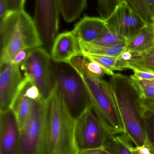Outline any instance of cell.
<instances>
[{"label": "cell", "instance_id": "cell-1", "mask_svg": "<svg viewBox=\"0 0 154 154\" xmlns=\"http://www.w3.org/2000/svg\"><path fill=\"white\" fill-rule=\"evenodd\" d=\"M110 88L121 116L124 134L135 146L147 143L145 119L140 105V94L130 76L114 74L109 80Z\"/></svg>", "mask_w": 154, "mask_h": 154}, {"label": "cell", "instance_id": "cell-2", "mask_svg": "<svg viewBox=\"0 0 154 154\" xmlns=\"http://www.w3.org/2000/svg\"><path fill=\"white\" fill-rule=\"evenodd\" d=\"M75 120L63 102L58 85L47 101L44 154H78L75 140Z\"/></svg>", "mask_w": 154, "mask_h": 154}, {"label": "cell", "instance_id": "cell-3", "mask_svg": "<svg viewBox=\"0 0 154 154\" xmlns=\"http://www.w3.org/2000/svg\"><path fill=\"white\" fill-rule=\"evenodd\" d=\"M1 63H10L23 50L43 44L33 19L24 11L9 12L0 22Z\"/></svg>", "mask_w": 154, "mask_h": 154}, {"label": "cell", "instance_id": "cell-4", "mask_svg": "<svg viewBox=\"0 0 154 154\" xmlns=\"http://www.w3.org/2000/svg\"><path fill=\"white\" fill-rule=\"evenodd\" d=\"M52 68L63 102L76 121L93 105L88 90L77 72L67 63L52 61Z\"/></svg>", "mask_w": 154, "mask_h": 154}, {"label": "cell", "instance_id": "cell-5", "mask_svg": "<svg viewBox=\"0 0 154 154\" xmlns=\"http://www.w3.org/2000/svg\"><path fill=\"white\" fill-rule=\"evenodd\" d=\"M88 90L93 107L112 135L124 134V128L110 88L109 82L77 71Z\"/></svg>", "mask_w": 154, "mask_h": 154}, {"label": "cell", "instance_id": "cell-6", "mask_svg": "<svg viewBox=\"0 0 154 154\" xmlns=\"http://www.w3.org/2000/svg\"><path fill=\"white\" fill-rule=\"evenodd\" d=\"M47 123V101L34 102L29 117L20 129L14 154H44Z\"/></svg>", "mask_w": 154, "mask_h": 154}, {"label": "cell", "instance_id": "cell-7", "mask_svg": "<svg viewBox=\"0 0 154 154\" xmlns=\"http://www.w3.org/2000/svg\"><path fill=\"white\" fill-rule=\"evenodd\" d=\"M75 140L79 152L103 148L111 135L93 105L75 121Z\"/></svg>", "mask_w": 154, "mask_h": 154}, {"label": "cell", "instance_id": "cell-8", "mask_svg": "<svg viewBox=\"0 0 154 154\" xmlns=\"http://www.w3.org/2000/svg\"><path fill=\"white\" fill-rule=\"evenodd\" d=\"M51 57L43 48L32 50L27 59L20 66L25 77L30 79L47 101L56 85Z\"/></svg>", "mask_w": 154, "mask_h": 154}, {"label": "cell", "instance_id": "cell-9", "mask_svg": "<svg viewBox=\"0 0 154 154\" xmlns=\"http://www.w3.org/2000/svg\"><path fill=\"white\" fill-rule=\"evenodd\" d=\"M59 14L58 0H35L33 21L43 44H53L58 36Z\"/></svg>", "mask_w": 154, "mask_h": 154}, {"label": "cell", "instance_id": "cell-10", "mask_svg": "<svg viewBox=\"0 0 154 154\" xmlns=\"http://www.w3.org/2000/svg\"><path fill=\"white\" fill-rule=\"evenodd\" d=\"M107 27L127 41L134 38L147 24L124 0L106 20Z\"/></svg>", "mask_w": 154, "mask_h": 154}, {"label": "cell", "instance_id": "cell-11", "mask_svg": "<svg viewBox=\"0 0 154 154\" xmlns=\"http://www.w3.org/2000/svg\"><path fill=\"white\" fill-rule=\"evenodd\" d=\"M20 66L10 63H1L0 69V109L5 111L11 109L24 78Z\"/></svg>", "mask_w": 154, "mask_h": 154}, {"label": "cell", "instance_id": "cell-12", "mask_svg": "<svg viewBox=\"0 0 154 154\" xmlns=\"http://www.w3.org/2000/svg\"><path fill=\"white\" fill-rule=\"evenodd\" d=\"M20 135V128L11 109L0 112V154H14Z\"/></svg>", "mask_w": 154, "mask_h": 154}, {"label": "cell", "instance_id": "cell-13", "mask_svg": "<svg viewBox=\"0 0 154 154\" xmlns=\"http://www.w3.org/2000/svg\"><path fill=\"white\" fill-rule=\"evenodd\" d=\"M81 54L78 40L71 31L57 36L52 44L50 56L54 62L68 63L72 57Z\"/></svg>", "mask_w": 154, "mask_h": 154}, {"label": "cell", "instance_id": "cell-14", "mask_svg": "<svg viewBox=\"0 0 154 154\" xmlns=\"http://www.w3.org/2000/svg\"><path fill=\"white\" fill-rule=\"evenodd\" d=\"M107 30L105 21L101 17L85 15L75 24L72 32L79 41L90 43L102 36Z\"/></svg>", "mask_w": 154, "mask_h": 154}, {"label": "cell", "instance_id": "cell-15", "mask_svg": "<svg viewBox=\"0 0 154 154\" xmlns=\"http://www.w3.org/2000/svg\"><path fill=\"white\" fill-rule=\"evenodd\" d=\"M35 101L26 93L22 81L11 106L20 129L29 117Z\"/></svg>", "mask_w": 154, "mask_h": 154}, {"label": "cell", "instance_id": "cell-16", "mask_svg": "<svg viewBox=\"0 0 154 154\" xmlns=\"http://www.w3.org/2000/svg\"><path fill=\"white\" fill-rule=\"evenodd\" d=\"M154 47V26L147 25L126 42L124 51L140 53Z\"/></svg>", "mask_w": 154, "mask_h": 154}, {"label": "cell", "instance_id": "cell-17", "mask_svg": "<svg viewBox=\"0 0 154 154\" xmlns=\"http://www.w3.org/2000/svg\"><path fill=\"white\" fill-rule=\"evenodd\" d=\"M60 14L66 22L79 19L87 6V0H58Z\"/></svg>", "mask_w": 154, "mask_h": 154}, {"label": "cell", "instance_id": "cell-18", "mask_svg": "<svg viewBox=\"0 0 154 154\" xmlns=\"http://www.w3.org/2000/svg\"><path fill=\"white\" fill-rule=\"evenodd\" d=\"M82 54L118 57L124 51L126 42L112 47H105L79 41Z\"/></svg>", "mask_w": 154, "mask_h": 154}, {"label": "cell", "instance_id": "cell-19", "mask_svg": "<svg viewBox=\"0 0 154 154\" xmlns=\"http://www.w3.org/2000/svg\"><path fill=\"white\" fill-rule=\"evenodd\" d=\"M132 54L130 60L127 61L128 69H137L154 73V47L143 52Z\"/></svg>", "mask_w": 154, "mask_h": 154}, {"label": "cell", "instance_id": "cell-20", "mask_svg": "<svg viewBox=\"0 0 154 154\" xmlns=\"http://www.w3.org/2000/svg\"><path fill=\"white\" fill-rule=\"evenodd\" d=\"M132 143L125 134L112 135L103 148L111 154H134Z\"/></svg>", "mask_w": 154, "mask_h": 154}, {"label": "cell", "instance_id": "cell-21", "mask_svg": "<svg viewBox=\"0 0 154 154\" xmlns=\"http://www.w3.org/2000/svg\"><path fill=\"white\" fill-rule=\"evenodd\" d=\"M147 25L154 23V0H124Z\"/></svg>", "mask_w": 154, "mask_h": 154}, {"label": "cell", "instance_id": "cell-22", "mask_svg": "<svg viewBox=\"0 0 154 154\" xmlns=\"http://www.w3.org/2000/svg\"><path fill=\"white\" fill-rule=\"evenodd\" d=\"M83 54L89 60L96 61L99 63L106 69L114 73L115 71H123L128 69V65L127 61L118 57H107L99 55Z\"/></svg>", "mask_w": 154, "mask_h": 154}, {"label": "cell", "instance_id": "cell-23", "mask_svg": "<svg viewBox=\"0 0 154 154\" xmlns=\"http://www.w3.org/2000/svg\"><path fill=\"white\" fill-rule=\"evenodd\" d=\"M126 41H127L124 38L107 28V30L102 36L90 43L99 46L112 47Z\"/></svg>", "mask_w": 154, "mask_h": 154}, {"label": "cell", "instance_id": "cell-24", "mask_svg": "<svg viewBox=\"0 0 154 154\" xmlns=\"http://www.w3.org/2000/svg\"><path fill=\"white\" fill-rule=\"evenodd\" d=\"M98 11L103 20H107L115 11L120 3V0H97Z\"/></svg>", "mask_w": 154, "mask_h": 154}, {"label": "cell", "instance_id": "cell-25", "mask_svg": "<svg viewBox=\"0 0 154 154\" xmlns=\"http://www.w3.org/2000/svg\"><path fill=\"white\" fill-rule=\"evenodd\" d=\"M145 119L147 143L154 147V115H146Z\"/></svg>", "mask_w": 154, "mask_h": 154}, {"label": "cell", "instance_id": "cell-26", "mask_svg": "<svg viewBox=\"0 0 154 154\" xmlns=\"http://www.w3.org/2000/svg\"><path fill=\"white\" fill-rule=\"evenodd\" d=\"M140 105L143 116L154 115V97L140 98Z\"/></svg>", "mask_w": 154, "mask_h": 154}, {"label": "cell", "instance_id": "cell-27", "mask_svg": "<svg viewBox=\"0 0 154 154\" xmlns=\"http://www.w3.org/2000/svg\"><path fill=\"white\" fill-rule=\"evenodd\" d=\"M134 74L130 76L132 79L138 80L154 79V73L137 69H133Z\"/></svg>", "mask_w": 154, "mask_h": 154}, {"label": "cell", "instance_id": "cell-28", "mask_svg": "<svg viewBox=\"0 0 154 154\" xmlns=\"http://www.w3.org/2000/svg\"><path fill=\"white\" fill-rule=\"evenodd\" d=\"M130 78L139 93L143 90L154 86V79L146 80H138L132 79L131 77Z\"/></svg>", "mask_w": 154, "mask_h": 154}, {"label": "cell", "instance_id": "cell-29", "mask_svg": "<svg viewBox=\"0 0 154 154\" xmlns=\"http://www.w3.org/2000/svg\"><path fill=\"white\" fill-rule=\"evenodd\" d=\"M32 50V49H27L20 51L14 57V58L12 60L11 63L14 65L20 66L27 59L30 53Z\"/></svg>", "mask_w": 154, "mask_h": 154}, {"label": "cell", "instance_id": "cell-30", "mask_svg": "<svg viewBox=\"0 0 154 154\" xmlns=\"http://www.w3.org/2000/svg\"><path fill=\"white\" fill-rule=\"evenodd\" d=\"M6 1L10 12L24 10L25 0H6Z\"/></svg>", "mask_w": 154, "mask_h": 154}, {"label": "cell", "instance_id": "cell-31", "mask_svg": "<svg viewBox=\"0 0 154 154\" xmlns=\"http://www.w3.org/2000/svg\"><path fill=\"white\" fill-rule=\"evenodd\" d=\"M9 12L6 0H0V22L5 19Z\"/></svg>", "mask_w": 154, "mask_h": 154}, {"label": "cell", "instance_id": "cell-32", "mask_svg": "<svg viewBox=\"0 0 154 154\" xmlns=\"http://www.w3.org/2000/svg\"><path fill=\"white\" fill-rule=\"evenodd\" d=\"M78 154H111L105 150V148L92 149L80 152Z\"/></svg>", "mask_w": 154, "mask_h": 154}, {"label": "cell", "instance_id": "cell-33", "mask_svg": "<svg viewBox=\"0 0 154 154\" xmlns=\"http://www.w3.org/2000/svg\"><path fill=\"white\" fill-rule=\"evenodd\" d=\"M139 94L141 97H154V86L143 90Z\"/></svg>", "mask_w": 154, "mask_h": 154}, {"label": "cell", "instance_id": "cell-34", "mask_svg": "<svg viewBox=\"0 0 154 154\" xmlns=\"http://www.w3.org/2000/svg\"><path fill=\"white\" fill-rule=\"evenodd\" d=\"M150 154H154V147H153L152 150V152Z\"/></svg>", "mask_w": 154, "mask_h": 154}, {"label": "cell", "instance_id": "cell-35", "mask_svg": "<svg viewBox=\"0 0 154 154\" xmlns=\"http://www.w3.org/2000/svg\"><path fill=\"white\" fill-rule=\"evenodd\" d=\"M153 25H154V24H153Z\"/></svg>", "mask_w": 154, "mask_h": 154}]
</instances>
